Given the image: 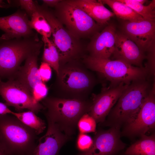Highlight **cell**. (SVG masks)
Listing matches in <instances>:
<instances>
[{
    "mask_svg": "<svg viewBox=\"0 0 155 155\" xmlns=\"http://www.w3.org/2000/svg\"><path fill=\"white\" fill-rule=\"evenodd\" d=\"M97 80L90 70L80 60L60 65L55 84V97L69 99H88Z\"/></svg>",
    "mask_w": 155,
    "mask_h": 155,
    "instance_id": "obj_1",
    "label": "cell"
},
{
    "mask_svg": "<svg viewBox=\"0 0 155 155\" xmlns=\"http://www.w3.org/2000/svg\"><path fill=\"white\" fill-rule=\"evenodd\" d=\"M149 78L132 82L124 90L105 121L104 126L121 129L135 118L154 84Z\"/></svg>",
    "mask_w": 155,
    "mask_h": 155,
    "instance_id": "obj_2",
    "label": "cell"
},
{
    "mask_svg": "<svg viewBox=\"0 0 155 155\" xmlns=\"http://www.w3.org/2000/svg\"><path fill=\"white\" fill-rule=\"evenodd\" d=\"M37 135L14 116L0 115V147L7 155H31Z\"/></svg>",
    "mask_w": 155,
    "mask_h": 155,
    "instance_id": "obj_3",
    "label": "cell"
},
{
    "mask_svg": "<svg viewBox=\"0 0 155 155\" xmlns=\"http://www.w3.org/2000/svg\"><path fill=\"white\" fill-rule=\"evenodd\" d=\"M42 102L47 110L46 116L52 119L61 130L70 137L75 132L79 120L88 113L92 104V100L88 99H69L55 96L46 97Z\"/></svg>",
    "mask_w": 155,
    "mask_h": 155,
    "instance_id": "obj_4",
    "label": "cell"
},
{
    "mask_svg": "<svg viewBox=\"0 0 155 155\" xmlns=\"http://www.w3.org/2000/svg\"><path fill=\"white\" fill-rule=\"evenodd\" d=\"M43 44L37 33L28 37L0 38V78L11 79L24 61L31 55L39 54Z\"/></svg>",
    "mask_w": 155,
    "mask_h": 155,
    "instance_id": "obj_5",
    "label": "cell"
},
{
    "mask_svg": "<svg viewBox=\"0 0 155 155\" xmlns=\"http://www.w3.org/2000/svg\"><path fill=\"white\" fill-rule=\"evenodd\" d=\"M85 66L98 73L110 83V87L121 83L129 85L132 82L150 77L145 67H139L120 60L102 59L86 55L82 59Z\"/></svg>",
    "mask_w": 155,
    "mask_h": 155,
    "instance_id": "obj_6",
    "label": "cell"
},
{
    "mask_svg": "<svg viewBox=\"0 0 155 155\" xmlns=\"http://www.w3.org/2000/svg\"><path fill=\"white\" fill-rule=\"evenodd\" d=\"M38 9L50 26L52 41L59 55V65L82 59L86 55V50L80 40L73 36L59 21L53 11L48 7L38 4Z\"/></svg>",
    "mask_w": 155,
    "mask_h": 155,
    "instance_id": "obj_7",
    "label": "cell"
},
{
    "mask_svg": "<svg viewBox=\"0 0 155 155\" xmlns=\"http://www.w3.org/2000/svg\"><path fill=\"white\" fill-rule=\"evenodd\" d=\"M54 14L59 21L75 37H91L101 26L70 0H61L55 7Z\"/></svg>",
    "mask_w": 155,
    "mask_h": 155,
    "instance_id": "obj_8",
    "label": "cell"
},
{
    "mask_svg": "<svg viewBox=\"0 0 155 155\" xmlns=\"http://www.w3.org/2000/svg\"><path fill=\"white\" fill-rule=\"evenodd\" d=\"M0 95L7 105L18 111L27 109L36 114L44 109L42 104L34 101L30 92L13 80L0 82Z\"/></svg>",
    "mask_w": 155,
    "mask_h": 155,
    "instance_id": "obj_9",
    "label": "cell"
},
{
    "mask_svg": "<svg viewBox=\"0 0 155 155\" xmlns=\"http://www.w3.org/2000/svg\"><path fill=\"white\" fill-rule=\"evenodd\" d=\"M155 84L145 99L133 120L125 125L121 131V136L133 138L141 136L154 130L155 127Z\"/></svg>",
    "mask_w": 155,
    "mask_h": 155,
    "instance_id": "obj_10",
    "label": "cell"
},
{
    "mask_svg": "<svg viewBox=\"0 0 155 155\" xmlns=\"http://www.w3.org/2000/svg\"><path fill=\"white\" fill-rule=\"evenodd\" d=\"M120 129L112 127L96 131L91 147L78 155H117L127 146L121 139Z\"/></svg>",
    "mask_w": 155,
    "mask_h": 155,
    "instance_id": "obj_11",
    "label": "cell"
},
{
    "mask_svg": "<svg viewBox=\"0 0 155 155\" xmlns=\"http://www.w3.org/2000/svg\"><path fill=\"white\" fill-rule=\"evenodd\" d=\"M122 30L145 53L155 52V20L144 18L135 21H125Z\"/></svg>",
    "mask_w": 155,
    "mask_h": 155,
    "instance_id": "obj_12",
    "label": "cell"
},
{
    "mask_svg": "<svg viewBox=\"0 0 155 155\" xmlns=\"http://www.w3.org/2000/svg\"><path fill=\"white\" fill-rule=\"evenodd\" d=\"M129 85L121 83L115 86L102 88L99 94L94 96L88 113L95 120L96 123H103L123 91Z\"/></svg>",
    "mask_w": 155,
    "mask_h": 155,
    "instance_id": "obj_13",
    "label": "cell"
},
{
    "mask_svg": "<svg viewBox=\"0 0 155 155\" xmlns=\"http://www.w3.org/2000/svg\"><path fill=\"white\" fill-rule=\"evenodd\" d=\"M46 117L48 124L47 131L39 140L31 155H58L61 147L70 139L53 119Z\"/></svg>",
    "mask_w": 155,
    "mask_h": 155,
    "instance_id": "obj_14",
    "label": "cell"
},
{
    "mask_svg": "<svg viewBox=\"0 0 155 155\" xmlns=\"http://www.w3.org/2000/svg\"><path fill=\"white\" fill-rule=\"evenodd\" d=\"M28 16L25 11L18 10L7 16L0 17V29L4 33L3 40L31 36L36 34L29 25Z\"/></svg>",
    "mask_w": 155,
    "mask_h": 155,
    "instance_id": "obj_15",
    "label": "cell"
},
{
    "mask_svg": "<svg viewBox=\"0 0 155 155\" xmlns=\"http://www.w3.org/2000/svg\"><path fill=\"white\" fill-rule=\"evenodd\" d=\"M115 59L123 61L131 65L143 67L146 58L145 53L128 36L122 32L116 33L114 52Z\"/></svg>",
    "mask_w": 155,
    "mask_h": 155,
    "instance_id": "obj_16",
    "label": "cell"
},
{
    "mask_svg": "<svg viewBox=\"0 0 155 155\" xmlns=\"http://www.w3.org/2000/svg\"><path fill=\"white\" fill-rule=\"evenodd\" d=\"M116 32L115 25L110 24L92 36L86 48L89 55L97 58L110 59L114 50Z\"/></svg>",
    "mask_w": 155,
    "mask_h": 155,
    "instance_id": "obj_17",
    "label": "cell"
},
{
    "mask_svg": "<svg viewBox=\"0 0 155 155\" xmlns=\"http://www.w3.org/2000/svg\"><path fill=\"white\" fill-rule=\"evenodd\" d=\"M39 54H35L28 57L25 60L24 65L21 66L10 79L17 81L32 94L34 86L37 84L42 82L38 67L37 61Z\"/></svg>",
    "mask_w": 155,
    "mask_h": 155,
    "instance_id": "obj_18",
    "label": "cell"
},
{
    "mask_svg": "<svg viewBox=\"0 0 155 155\" xmlns=\"http://www.w3.org/2000/svg\"><path fill=\"white\" fill-rule=\"evenodd\" d=\"M94 20L103 26L114 16V13L104 7L100 0H70Z\"/></svg>",
    "mask_w": 155,
    "mask_h": 155,
    "instance_id": "obj_19",
    "label": "cell"
},
{
    "mask_svg": "<svg viewBox=\"0 0 155 155\" xmlns=\"http://www.w3.org/2000/svg\"><path fill=\"white\" fill-rule=\"evenodd\" d=\"M127 148L124 155H155V134H145Z\"/></svg>",
    "mask_w": 155,
    "mask_h": 155,
    "instance_id": "obj_20",
    "label": "cell"
},
{
    "mask_svg": "<svg viewBox=\"0 0 155 155\" xmlns=\"http://www.w3.org/2000/svg\"><path fill=\"white\" fill-rule=\"evenodd\" d=\"M108 5L117 17L125 21H135L144 19L132 9L118 0H100Z\"/></svg>",
    "mask_w": 155,
    "mask_h": 155,
    "instance_id": "obj_21",
    "label": "cell"
},
{
    "mask_svg": "<svg viewBox=\"0 0 155 155\" xmlns=\"http://www.w3.org/2000/svg\"><path fill=\"white\" fill-rule=\"evenodd\" d=\"M11 115L34 130L37 135L43 132L46 127L44 121L31 111L17 113L13 111Z\"/></svg>",
    "mask_w": 155,
    "mask_h": 155,
    "instance_id": "obj_22",
    "label": "cell"
},
{
    "mask_svg": "<svg viewBox=\"0 0 155 155\" xmlns=\"http://www.w3.org/2000/svg\"><path fill=\"white\" fill-rule=\"evenodd\" d=\"M44 44L42 55L43 62L48 63L55 71L57 75L59 67V57L58 51L52 40L44 36H42Z\"/></svg>",
    "mask_w": 155,
    "mask_h": 155,
    "instance_id": "obj_23",
    "label": "cell"
},
{
    "mask_svg": "<svg viewBox=\"0 0 155 155\" xmlns=\"http://www.w3.org/2000/svg\"><path fill=\"white\" fill-rule=\"evenodd\" d=\"M132 9L144 19L154 20L155 1L153 0L148 5L145 6L137 0H118Z\"/></svg>",
    "mask_w": 155,
    "mask_h": 155,
    "instance_id": "obj_24",
    "label": "cell"
},
{
    "mask_svg": "<svg viewBox=\"0 0 155 155\" xmlns=\"http://www.w3.org/2000/svg\"><path fill=\"white\" fill-rule=\"evenodd\" d=\"M31 20H29V25L32 29L44 36L49 38L51 36L50 26L45 18L38 10L32 16Z\"/></svg>",
    "mask_w": 155,
    "mask_h": 155,
    "instance_id": "obj_25",
    "label": "cell"
},
{
    "mask_svg": "<svg viewBox=\"0 0 155 155\" xmlns=\"http://www.w3.org/2000/svg\"><path fill=\"white\" fill-rule=\"evenodd\" d=\"M9 4H5L4 7H8L15 5L20 6L24 10L28 16L31 17L37 10L38 4L37 1L32 0L10 1Z\"/></svg>",
    "mask_w": 155,
    "mask_h": 155,
    "instance_id": "obj_26",
    "label": "cell"
},
{
    "mask_svg": "<svg viewBox=\"0 0 155 155\" xmlns=\"http://www.w3.org/2000/svg\"><path fill=\"white\" fill-rule=\"evenodd\" d=\"M96 123L95 120L88 113L84 114L80 118L77 123L80 133H86L95 132Z\"/></svg>",
    "mask_w": 155,
    "mask_h": 155,
    "instance_id": "obj_27",
    "label": "cell"
},
{
    "mask_svg": "<svg viewBox=\"0 0 155 155\" xmlns=\"http://www.w3.org/2000/svg\"><path fill=\"white\" fill-rule=\"evenodd\" d=\"M48 88L44 83L42 82L37 84L34 88L32 94L36 102L44 98L47 95Z\"/></svg>",
    "mask_w": 155,
    "mask_h": 155,
    "instance_id": "obj_28",
    "label": "cell"
},
{
    "mask_svg": "<svg viewBox=\"0 0 155 155\" xmlns=\"http://www.w3.org/2000/svg\"><path fill=\"white\" fill-rule=\"evenodd\" d=\"M93 143V139L86 133H80L77 140V146L78 148L84 152L88 150Z\"/></svg>",
    "mask_w": 155,
    "mask_h": 155,
    "instance_id": "obj_29",
    "label": "cell"
},
{
    "mask_svg": "<svg viewBox=\"0 0 155 155\" xmlns=\"http://www.w3.org/2000/svg\"><path fill=\"white\" fill-rule=\"evenodd\" d=\"M39 75L42 82H48L51 79L52 71L50 66L47 63L42 62L38 69Z\"/></svg>",
    "mask_w": 155,
    "mask_h": 155,
    "instance_id": "obj_30",
    "label": "cell"
},
{
    "mask_svg": "<svg viewBox=\"0 0 155 155\" xmlns=\"http://www.w3.org/2000/svg\"><path fill=\"white\" fill-rule=\"evenodd\" d=\"M13 112L5 104L0 102V115L12 114Z\"/></svg>",
    "mask_w": 155,
    "mask_h": 155,
    "instance_id": "obj_31",
    "label": "cell"
},
{
    "mask_svg": "<svg viewBox=\"0 0 155 155\" xmlns=\"http://www.w3.org/2000/svg\"><path fill=\"white\" fill-rule=\"evenodd\" d=\"M60 0H43V5L47 7H55L60 2Z\"/></svg>",
    "mask_w": 155,
    "mask_h": 155,
    "instance_id": "obj_32",
    "label": "cell"
},
{
    "mask_svg": "<svg viewBox=\"0 0 155 155\" xmlns=\"http://www.w3.org/2000/svg\"><path fill=\"white\" fill-rule=\"evenodd\" d=\"M0 155H7L0 147Z\"/></svg>",
    "mask_w": 155,
    "mask_h": 155,
    "instance_id": "obj_33",
    "label": "cell"
},
{
    "mask_svg": "<svg viewBox=\"0 0 155 155\" xmlns=\"http://www.w3.org/2000/svg\"><path fill=\"white\" fill-rule=\"evenodd\" d=\"M4 3L3 2V0H0V6L3 4Z\"/></svg>",
    "mask_w": 155,
    "mask_h": 155,
    "instance_id": "obj_34",
    "label": "cell"
},
{
    "mask_svg": "<svg viewBox=\"0 0 155 155\" xmlns=\"http://www.w3.org/2000/svg\"><path fill=\"white\" fill-rule=\"evenodd\" d=\"M2 82V81H1V78H0V82Z\"/></svg>",
    "mask_w": 155,
    "mask_h": 155,
    "instance_id": "obj_35",
    "label": "cell"
}]
</instances>
